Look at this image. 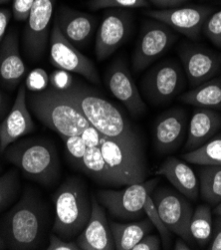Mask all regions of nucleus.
I'll return each instance as SVG.
<instances>
[{
  "instance_id": "obj_21",
  "label": "nucleus",
  "mask_w": 221,
  "mask_h": 250,
  "mask_svg": "<svg viewBox=\"0 0 221 250\" xmlns=\"http://www.w3.org/2000/svg\"><path fill=\"white\" fill-rule=\"evenodd\" d=\"M186 129V117L181 109H171L162 114L154 128V143L161 154H169L181 146Z\"/></svg>"
},
{
  "instance_id": "obj_31",
  "label": "nucleus",
  "mask_w": 221,
  "mask_h": 250,
  "mask_svg": "<svg viewBox=\"0 0 221 250\" xmlns=\"http://www.w3.org/2000/svg\"><path fill=\"white\" fill-rule=\"evenodd\" d=\"M144 214L152 221L155 229L159 231L163 247L165 249H169L171 247V231L168 229V228L161 219L154 203L152 194H149L146 197L144 204Z\"/></svg>"
},
{
  "instance_id": "obj_35",
  "label": "nucleus",
  "mask_w": 221,
  "mask_h": 250,
  "mask_svg": "<svg viewBox=\"0 0 221 250\" xmlns=\"http://www.w3.org/2000/svg\"><path fill=\"white\" fill-rule=\"evenodd\" d=\"M35 0H12V16L16 21L23 22L28 19Z\"/></svg>"
},
{
  "instance_id": "obj_25",
  "label": "nucleus",
  "mask_w": 221,
  "mask_h": 250,
  "mask_svg": "<svg viewBox=\"0 0 221 250\" xmlns=\"http://www.w3.org/2000/svg\"><path fill=\"white\" fill-rule=\"evenodd\" d=\"M115 247L118 250H132L145 235L154 231L155 227L149 218L132 223L109 221Z\"/></svg>"
},
{
  "instance_id": "obj_48",
  "label": "nucleus",
  "mask_w": 221,
  "mask_h": 250,
  "mask_svg": "<svg viewBox=\"0 0 221 250\" xmlns=\"http://www.w3.org/2000/svg\"><path fill=\"white\" fill-rule=\"evenodd\" d=\"M220 2H221V1H220Z\"/></svg>"
},
{
  "instance_id": "obj_13",
  "label": "nucleus",
  "mask_w": 221,
  "mask_h": 250,
  "mask_svg": "<svg viewBox=\"0 0 221 250\" xmlns=\"http://www.w3.org/2000/svg\"><path fill=\"white\" fill-rule=\"evenodd\" d=\"M157 209L168 229L182 237L188 243L194 240L190 234V220L193 208L181 192H175L165 188L152 192Z\"/></svg>"
},
{
  "instance_id": "obj_44",
  "label": "nucleus",
  "mask_w": 221,
  "mask_h": 250,
  "mask_svg": "<svg viewBox=\"0 0 221 250\" xmlns=\"http://www.w3.org/2000/svg\"><path fill=\"white\" fill-rule=\"evenodd\" d=\"M5 248H7V246H6L5 242H4V240H3L2 236H1V234H0V250L5 249Z\"/></svg>"
},
{
  "instance_id": "obj_2",
  "label": "nucleus",
  "mask_w": 221,
  "mask_h": 250,
  "mask_svg": "<svg viewBox=\"0 0 221 250\" xmlns=\"http://www.w3.org/2000/svg\"><path fill=\"white\" fill-rule=\"evenodd\" d=\"M47 208L40 196L28 188L1 221V234L7 248L30 250L41 246L47 228Z\"/></svg>"
},
{
  "instance_id": "obj_26",
  "label": "nucleus",
  "mask_w": 221,
  "mask_h": 250,
  "mask_svg": "<svg viewBox=\"0 0 221 250\" xmlns=\"http://www.w3.org/2000/svg\"><path fill=\"white\" fill-rule=\"evenodd\" d=\"M181 101L199 108L221 110V78L210 79L192 88L181 97Z\"/></svg>"
},
{
  "instance_id": "obj_12",
  "label": "nucleus",
  "mask_w": 221,
  "mask_h": 250,
  "mask_svg": "<svg viewBox=\"0 0 221 250\" xmlns=\"http://www.w3.org/2000/svg\"><path fill=\"white\" fill-rule=\"evenodd\" d=\"M133 29V13L127 9H108L96 35L95 54L98 61L111 57L124 44Z\"/></svg>"
},
{
  "instance_id": "obj_29",
  "label": "nucleus",
  "mask_w": 221,
  "mask_h": 250,
  "mask_svg": "<svg viewBox=\"0 0 221 250\" xmlns=\"http://www.w3.org/2000/svg\"><path fill=\"white\" fill-rule=\"evenodd\" d=\"M190 164L200 166H221V136L210 139L201 146L182 156Z\"/></svg>"
},
{
  "instance_id": "obj_7",
  "label": "nucleus",
  "mask_w": 221,
  "mask_h": 250,
  "mask_svg": "<svg viewBox=\"0 0 221 250\" xmlns=\"http://www.w3.org/2000/svg\"><path fill=\"white\" fill-rule=\"evenodd\" d=\"M158 184L154 179L147 182L132 184L121 189H101L97 192V201L114 219L136 220L144 214L146 197L152 194Z\"/></svg>"
},
{
  "instance_id": "obj_34",
  "label": "nucleus",
  "mask_w": 221,
  "mask_h": 250,
  "mask_svg": "<svg viewBox=\"0 0 221 250\" xmlns=\"http://www.w3.org/2000/svg\"><path fill=\"white\" fill-rule=\"evenodd\" d=\"M202 33L215 46L221 49V9L213 12L205 21Z\"/></svg>"
},
{
  "instance_id": "obj_15",
  "label": "nucleus",
  "mask_w": 221,
  "mask_h": 250,
  "mask_svg": "<svg viewBox=\"0 0 221 250\" xmlns=\"http://www.w3.org/2000/svg\"><path fill=\"white\" fill-rule=\"evenodd\" d=\"M179 55L192 88L212 79L221 70V54L209 48L185 44L180 47Z\"/></svg>"
},
{
  "instance_id": "obj_43",
  "label": "nucleus",
  "mask_w": 221,
  "mask_h": 250,
  "mask_svg": "<svg viewBox=\"0 0 221 250\" xmlns=\"http://www.w3.org/2000/svg\"><path fill=\"white\" fill-rule=\"evenodd\" d=\"M174 249L175 250H190L191 246L182 237H178L176 239V243L174 245Z\"/></svg>"
},
{
  "instance_id": "obj_16",
  "label": "nucleus",
  "mask_w": 221,
  "mask_h": 250,
  "mask_svg": "<svg viewBox=\"0 0 221 250\" xmlns=\"http://www.w3.org/2000/svg\"><path fill=\"white\" fill-rule=\"evenodd\" d=\"M105 83L110 92L135 117L142 115L146 106L124 59L115 60L105 75Z\"/></svg>"
},
{
  "instance_id": "obj_8",
  "label": "nucleus",
  "mask_w": 221,
  "mask_h": 250,
  "mask_svg": "<svg viewBox=\"0 0 221 250\" xmlns=\"http://www.w3.org/2000/svg\"><path fill=\"white\" fill-rule=\"evenodd\" d=\"M184 74L182 68L171 60L154 66L144 75L141 82L144 97L156 106L170 102L184 88Z\"/></svg>"
},
{
  "instance_id": "obj_6",
  "label": "nucleus",
  "mask_w": 221,
  "mask_h": 250,
  "mask_svg": "<svg viewBox=\"0 0 221 250\" xmlns=\"http://www.w3.org/2000/svg\"><path fill=\"white\" fill-rule=\"evenodd\" d=\"M81 136L99 146L104 162L111 170L118 188L144 181L146 167L142 149L131 147L103 136L92 126Z\"/></svg>"
},
{
  "instance_id": "obj_19",
  "label": "nucleus",
  "mask_w": 221,
  "mask_h": 250,
  "mask_svg": "<svg viewBox=\"0 0 221 250\" xmlns=\"http://www.w3.org/2000/svg\"><path fill=\"white\" fill-rule=\"evenodd\" d=\"M76 242L80 250L116 249L105 210L95 196L92 197V211L90 218L86 227L77 237Z\"/></svg>"
},
{
  "instance_id": "obj_45",
  "label": "nucleus",
  "mask_w": 221,
  "mask_h": 250,
  "mask_svg": "<svg viewBox=\"0 0 221 250\" xmlns=\"http://www.w3.org/2000/svg\"><path fill=\"white\" fill-rule=\"evenodd\" d=\"M214 213H215L216 215H220V216H221V203H220V204H218V205H217V207L215 208V209H214Z\"/></svg>"
},
{
  "instance_id": "obj_20",
  "label": "nucleus",
  "mask_w": 221,
  "mask_h": 250,
  "mask_svg": "<svg viewBox=\"0 0 221 250\" xmlns=\"http://www.w3.org/2000/svg\"><path fill=\"white\" fill-rule=\"evenodd\" d=\"M25 73L26 66L20 54L18 33L12 28L0 44V85L12 91L20 85Z\"/></svg>"
},
{
  "instance_id": "obj_3",
  "label": "nucleus",
  "mask_w": 221,
  "mask_h": 250,
  "mask_svg": "<svg viewBox=\"0 0 221 250\" xmlns=\"http://www.w3.org/2000/svg\"><path fill=\"white\" fill-rule=\"evenodd\" d=\"M4 160L26 178L50 187L60 176V162L53 142L45 138L20 139L9 145L2 154Z\"/></svg>"
},
{
  "instance_id": "obj_38",
  "label": "nucleus",
  "mask_w": 221,
  "mask_h": 250,
  "mask_svg": "<svg viewBox=\"0 0 221 250\" xmlns=\"http://www.w3.org/2000/svg\"><path fill=\"white\" fill-rule=\"evenodd\" d=\"M161 247V239L156 234L145 235L132 250H160Z\"/></svg>"
},
{
  "instance_id": "obj_39",
  "label": "nucleus",
  "mask_w": 221,
  "mask_h": 250,
  "mask_svg": "<svg viewBox=\"0 0 221 250\" xmlns=\"http://www.w3.org/2000/svg\"><path fill=\"white\" fill-rule=\"evenodd\" d=\"M210 250H221V216L217 215L213 223V229L211 239L208 243Z\"/></svg>"
},
{
  "instance_id": "obj_22",
  "label": "nucleus",
  "mask_w": 221,
  "mask_h": 250,
  "mask_svg": "<svg viewBox=\"0 0 221 250\" xmlns=\"http://www.w3.org/2000/svg\"><path fill=\"white\" fill-rule=\"evenodd\" d=\"M164 177L179 192L191 201H196L200 194V182L193 169L183 161L168 157L155 172Z\"/></svg>"
},
{
  "instance_id": "obj_14",
  "label": "nucleus",
  "mask_w": 221,
  "mask_h": 250,
  "mask_svg": "<svg viewBox=\"0 0 221 250\" xmlns=\"http://www.w3.org/2000/svg\"><path fill=\"white\" fill-rule=\"evenodd\" d=\"M213 13V8L205 5L185 7H170L146 9L144 15L161 21L170 28L191 40H198L202 33V27L207 18Z\"/></svg>"
},
{
  "instance_id": "obj_23",
  "label": "nucleus",
  "mask_w": 221,
  "mask_h": 250,
  "mask_svg": "<svg viewBox=\"0 0 221 250\" xmlns=\"http://www.w3.org/2000/svg\"><path fill=\"white\" fill-rule=\"evenodd\" d=\"M221 129V115L212 109L195 110L188 126L184 149L187 152L201 146Z\"/></svg>"
},
{
  "instance_id": "obj_1",
  "label": "nucleus",
  "mask_w": 221,
  "mask_h": 250,
  "mask_svg": "<svg viewBox=\"0 0 221 250\" xmlns=\"http://www.w3.org/2000/svg\"><path fill=\"white\" fill-rule=\"evenodd\" d=\"M55 89L75 105L100 134L131 147L142 149L140 137L124 113L94 89L77 81H71L63 89Z\"/></svg>"
},
{
  "instance_id": "obj_32",
  "label": "nucleus",
  "mask_w": 221,
  "mask_h": 250,
  "mask_svg": "<svg viewBox=\"0 0 221 250\" xmlns=\"http://www.w3.org/2000/svg\"><path fill=\"white\" fill-rule=\"evenodd\" d=\"M87 6L91 10L144 8L150 6V2L147 0H89Z\"/></svg>"
},
{
  "instance_id": "obj_5",
  "label": "nucleus",
  "mask_w": 221,
  "mask_h": 250,
  "mask_svg": "<svg viewBox=\"0 0 221 250\" xmlns=\"http://www.w3.org/2000/svg\"><path fill=\"white\" fill-rule=\"evenodd\" d=\"M55 219L52 232L65 240L77 237L90 218L92 199L84 182L68 178L54 194Z\"/></svg>"
},
{
  "instance_id": "obj_28",
  "label": "nucleus",
  "mask_w": 221,
  "mask_h": 250,
  "mask_svg": "<svg viewBox=\"0 0 221 250\" xmlns=\"http://www.w3.org/2000/svg\"><path fill=\"white\" fill-rule=\"evenodd\" d=\"M213 229L211 208L208 206L201 205L193 211L190 220V234L192 239L200 246L208 245Z\"/></svg>"
},
{
  "instance_id": "obj_41",
  "label": "nucleus",
  "mask_w": 221,
  "mask_h": 250,
  "mask_svg": "<svg viewBox=\"0 0 221 250\" xmlns=\"http://www.w3.org/2000/svg\"><path fill=\"white\" fill-rule=\"evenodd\" d=\"M147 1L159 8H170L184 4L190 0H147Z\"/></svg>"
},
{
  "instance_id": "obj_46",
  "label": "nucleus",
  "mask_w": 221,
  "mask_h": 250,
  "mask_svg": "<svg viewBox=\"0 0 221 250\" xmlns=\"http://www.w3.org/2000/svg\"><path fill=\"white\" fill-rule=\"evenodd\" d=\"M9 1H10V0H0V5L5 4V3H8Z\"/></svg>"
},
{
  "instance_id": "obj_4",
  "label": "nucleus",
  "mask_w": 221,
  "mask_h": 250,
  "mask_svg": "<svg viewBox=\"0 0 221 250\" xmlns=\"http://www.w3.org/2000/svg\"><path fill=\"white\" fill-rule=\"evenodd\" d=\"M27 105L42 124L61 138L81 136L91 127L80 110L52 86L27 94Z\"/></svg>"
},
{
  "instance_id": "obj_27",
  "label": "nucleus",
  "mask_w": 221,
  "mask_h": 250,
  "mask_svg": "<svg viewBox=\"0 0 221 250\" xmlns=\"http://www.w3.org/2000/svg\"><path fill=\"white\" fill-rule=\"evenodd\" d=\"M200 193L211 206L221 203V166H204L200 170Z\"/></svg>"
},
{
  "instance_id": "obj_11",
  "label": "nucleus",
  "mask_w": 221,
  "mask_h": 250,
  "mask_svg": "<svg viewBox=\"0 0 221 250\" xmlns=\"http://www.w3.org/2000/svg\"><path fill=\"white\" fill-rule=\"evenodd\" d=\"M49 50L50 61L54 67L61 71L81 75L96 85L100 84L99 72L95 64L63 35L56 23H53L50 32Z\"/></svg>"
},
{
  "instance_id": "obj_30",
  "label": "nucleus",
  "mask_w": 221,
  "mask_h": 250,
  "mask_svg": "<svg viewBox=\"0 0 221 250\" xmlns=\"http://www.w3.org/2000/svg\"><path fill=\"white\" fill-rule=\"evenodd\" d=\"M20 188L19 171L14 167L0 176V213L16 198Z\"/></svg>"
},
{
  "instance_id": "obj_37",
  "label": "nucleus",
  "mask_w": 221,
  "mask_h": 250,
  "mask_svg": "<svg viewBox=\"0 0 221 250\" xmlns=\"http://www.w3.org/2000/svg\"><path fill=\"white\" fill-rule=\"evenodd\" d=\"M46 249L47 250H80L76 241L65 240L53 232L49 234V244Z\"/></svg>"
},
{
  "instance_id": "obj_33",
  "label": "nucleus",
  "mask_w": 221,
  "mask_h": 250,
  "mask_svg": "<svg viewBox=\"0 0 221 250\" xmlns=\"http://www.w3.org/2000/svg\"><path fill=\"white\" fill-rule=\"evenodd\" d=\"M62 140L65 143L67 156L69 158L71 165L76 169H78L84 158L87 145L85 144L82 136L66 137L62 138Z\"/></svg>"
},
{
  "instance_id": "obj_18",
  "label": "nucleus",
  "mask_w": 221,
  "mask_h": 250,
  "mask_svg": "<svg viewBox=\"0 0 221 250\" xmlns=\"http://www.w3.org/2000/svg\"><path fill=\"white\" fill-rule=\"evenodd\" d=\"M53 23H56L63 35L79 49L88 45L92 39L97 27V18L63 5L57 10Z\"/></svg>"
},
{
  "instance_id": "obj_40",
  "label": "nucleus",
  "mask_w": 221,
  "mask_h": 250,
  "mask_svg": "<svg viewBox=\"0 0 221 250\" xmlns=\"http://www.w3.org/2000/svg\"><path fill=\"white\" fill-rule=\"evenodd\" d=\"M11 17H12L11 9L6 7L0 8V44H1V42L3 41L6 35L7 27Z\"/></svg>"
},
{
  "instance_id": "obj_47",
  "label": "nucleus",
  "mask_w": 221,
  "mask_h": 250,
  "mask_svg": "<svg viewBox=\"0 0 221 250\" xmlns=\"http://www.w3.org/2000/svg\"><path fill=\"white\" fill-rule=\"evenodd\" d=\"M0 170H1V165H0Z\"/></svg>"
},
{
  "instance_id": "obj_24",
  "label": "nucleus",
  "mask_w": 221,
  "mask_h": 250,
  "mask_svg": "<svg viewBox=\"0 0 221 250\" xmlns=\"http://www.w3.org/2000/svg\"><path fill=\"white\" fill-rule=\"evenodd\" d=\"M83 140L87 145V148L78 170L85 173L98 185L118 188L111 170L104 162L99 146L93 141Z\"/></svg>"
},
{
  "instance_id": "obj_42",
  "label": "nucleus",
  "mask_w": 221,
  "mask_h": 250,
  "mask_svg": "<svg viewBox=\"0 0 221 250\" xmlns=\"http://www.w3.org/2000/svg\"><path fill=\"white\" fill-rule=\"evenodd\" d=\"M8 108V100L4 96V94L0 90V119L3 118L6 114Z\"/></svg>"
},
{
  "instance_id": "obj_10",
  "label": "nucleus",
  "mask_w": 221,
  "mask_h": 250,
  "mask_svg": "<svg viewBox=\"0 0 221 250\" xmlns=\"http://www.w3.org/2000/svg\"><path fill=\"white\" fill-rule=\"evenodd\" d=\"M57 0H35L22 35L26 57L34 62L42 59L50 38V26Z\"/></svg>"
},
{
  "instance_id": "obj_9",
  "label": "nucleus",
  "mask_w": 221,
  "mask_h": 250,
  "mask_svg": "<svg viewBox=\"0 0 221 250\" xmlns=\"http://www.w3.org/2000/svg\"><path fill=\"white\" fill-rule=\"evenodd\" d=\"M178 35L166 24L152 19L145 21L132 56L135 73H140L162 56L173 46Z\"/></svg>"
},
{
  "instance_id": "obj_36",
  "label": "nucleus",
  "mask_w": 221,
  "mask_h": 250,
  "mask_svg": "<svg viewBox=\"0 0 221 250\" xmlns=\"http://www.w3.org/2000/svg\"><path fill=\"white\" fill-rule=\"evenodd\" d=\"M26 88L31 92H39L48 87V77L42 69H36L30 73L26 82Z\"/></svg>"
},
{
  "instance_id": "obj_17",
  "label": "nucleus",
  "mask_w": 221,
  "mask_h": 250,
  "mask_svg": "<svg viewBox=\"0 0 221 250\" xmlns=\"http://www.w3.org/2000/svg\"><path fill=\"white\" fill-rule=\"evenodd\" d=\"M34 129L35 125L27 105V89L21 84L11 110L0 124V155L9 145L32 133Z\"/></svg>"
}]
</instances>
